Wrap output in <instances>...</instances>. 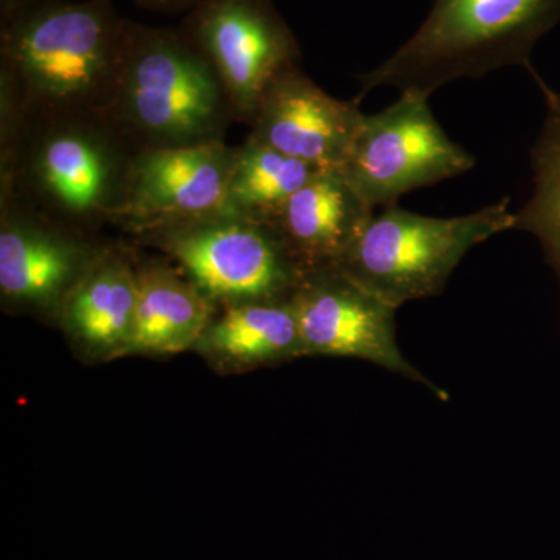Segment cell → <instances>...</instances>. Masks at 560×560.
I'll use <instances>...</instances> for the list:
<instances>
[{
    "label": "cell",
    "mask_w": 560,
    "mask_h": 560,
    "mask_svg": "<svg viewBox=\"0 0 560 560\" xmlns=\"http://www.w3.org/2000/svg\"><path fill=\"white\" fill-rule=\"evenodd\" d=\"M547 105L544 130L533 149L534 194L521 213L515 230L539 238L547 260L560 283V94L551 90L537 70L528 69Z\"/></svg>",
    "instance_id": "ac0fdd59"
},
{
    "label": "cell",
    "mask_w": 560,
    "mask_h": 560,
    "mask_svg": "<svg viewBox=\"0 0 560 560\" xmlns=\"http://www.w3.org/2000/svg\"><path fill=\"white\" fill-rule=\"evenodd\" d=\"M290 302L304 357L370 361L448 400L447 390L434 385L401 353L396 329L399 308L364 290L335 265L305 271Z\"/></svg>",
    "instance_id": "9c48e42d"
},
{
    "label": "cell",
    "mask_w": 560,
    "mask_h": 560,
    "mask_svg": "<svg viewBox=\"0 0 560 560\" xmlns=\"http://www.w3.org/2000/svg\"><path fill=\"white\" fill-rule=\"evenodd\" d=\"M320 172L248 138L235 149L226 210L268 221Z\"/></svg>",
    "instance_id": "e0dca14e"
},
{
    "label": "cell",
    "mask_w": 560,
    "mask_h": 560,
    "mask_svg": "<svg viewBox=\"0 0 560 560\" xmlns=\"http://www.w3.org/2000/svg\"><path fill=\"white\" fill-rule=\"evenodd\" d=\"M219 73L232 117L253 127L265 95L301 51L271 0H201L180 28Z\"/></svg>",
    "instance_id": "ba28073f"
},
{
    "label": "cell",
    "mask_w": 560,
    "mask_h": 560,
    "mask_svg": "<svg viewBox=\"0 0 560 560\" xmlns=\"http://www.w3.org/2000/svg\"><path fill=\"white\" fill-rule=\"evenodd\" d=\"M136 153L106 117H32L0 125V200L92 235L113 224Z\"/></svg>",
    "instance_id": "7a4b0ae2"
},
{
    "label": "cell",
    "mask_w": 560,
    "mask_h": 560,
    "mask_svg": "<svg viewBox=\"0 0 560 560\" xmlns=\"http://www.w3.org/2000/svg\"><path fill=\"white\" fill-rule=\"evenodd\" d=\"M108 119L138 153L223 140L235 121L219 73L194 40L136 22Z\"/></svg>",
    "instance_id": "277c9868"
},
{
    "label": "cell",
    "mask_w": 560,
    "mask_h": 560,
    "mask_svg": "<svg viewBox=\"0 0 560 560\" xmlns=\"http://www.w3.org/2000/svg\"><path fill=\"white\" fill-rule=\"evenodd\" d=\"M474 165L475 158L442 130L429 95L401 92L389 108L363 114L340 173L375 209L396 205L408 191L463 175Z\"/></svg>",
    "instance_id": "52a82bcc"
},
{
    "label": "cell",
    "mask_w": 560,
    "mask_h": 560,
    "mask_svg": "<svg viewBox=\"0 0 560 560\" xmlns=\"http://www.w3.org/2000/svg\"><path fill=\"white\" fill-rule=\"evenodd\" d=\"M136 2L145 7V9L173 13V11L184 10L187 9V7H191V9H194V7L197 5L198 2H201V0H136Z\"/></svg>",
    "instance_id": "d6986e66"
},
{
    "label": "cell",
    "mask_w": 560,
    "mask_h": 560,
    "mask_svg": "<svg viewBox=\"0 0 560 560\" xmlns=\"http://www.w3.org/2000/svg\"><path fill=\"white\" fill-rule=\"evenodd\" d=\"M136 305V257L105 246L66 296L57 323L84 355L109 361L130 355Z\"/></svg>",
    "instance_id": "4fadbf2b"
},
{
    "label": "cell",
    "mask_w": 560,
    "mask_h": 560,
    "mask_svg": "<svg viewBox=\"0 0 560 560\" xmlns=\"http://www.w3.org/2000/svg\"><path fill=\"white\" fill-rule=\"evenodd\" d=\"M138 238L164 253L217 307L290 301L305 275L268 221L230 210Z\"/></svg>",
    "instance_id": "8992f818"
},
{
    "label": "cell",
    "mask_w": 560,
    "mask_h": 560,
    "mask_svg": "<svg viewBox=\"0 0 560 560\" xmlns=\"http://www.w3.org/2000/svg\"><path fill=\"white\" fill-rule=\"evenodd\" d=\"M130 25L113 0H31L0 33V125L32 117L108 119Z\"/></svg>",
    "instance_id": "6da1fadb"
},
{
    "label": "cell",
    "mask_w": 560,
    "mask_h": 560,
    "mask_svg": "<svg viewBox=\"0 0 560 560\" xmlns=\"http://www.w3.org/2000/svg\"><path fill=\"white\" fill-rule=\"evenodd\" d=\"M221 370H254L302 359L300 326L290 301L221 307L197 348Z\"/></svg>",
    "instance_id": "2e32d148"
},
{
    "label": "cell",
    "mask_w": 560,
    "mask_h": 560,
    "mask_svg": "<svg viewBox=\"0 0 560 560\" xmlns=\"http://www.w3.org/2000/svg\"><path fill=\"white\" fill-rule=\"evenodd\" d=\"M361 117L357 98L331 97L294 66L271 84L249 139L319 171L340 172Z\"/></svg>",
    "instance_id": "7c38bea8"
},
{
    "label": "cell",
    "mask_w": 560,
    "mask_h": 560,
    "mask_svg": "<svg viewBox=\"0 0 560 560\" xmlns=\"http://www.w3.org/2000/svg\"><path fill=\"white\" fill-rule=\"evenodd\" d=\"M515 219L508 198L453 219L386 206L371 217L335 267L399 308L441 294L464 256L493 235L515 230Z\"/></svg>",
    "instance_id": "5b68a950"
},
{
    "label": "cell",
    "mask_w": 560,
    "mask_h": 560,
    "mask_svg": "<svg viewBox=\"0 0 560 560\" xmlns=\"http://www.w3.org/2000/svg\"><path fill=\"white\" fill-rule=\"evenodd\" d=\"M91 237L0 200L3 308L57 319L70 290L105 248Z\"/></svg>",
    "instance_id": "8fae6325"
},
{
    "label": "cell",
    "mask_w": 560,
    "mask_h": 560,
    "mask_svg": "<svg viewBox=\"0 0 560 560\" xmlns=\"http://www.w3.org/2000/svg\"><path fill=\"white\" fill-rule=\"evenodd\" d=\"M234 158L224 140L139 151L113 224L138 237L224 212Z\"/></svg>",
    "instance_id": "30bf717a"
},
{
    "label": "cell",
    "mask_w": 560,
    "mask_h": 560,
    "mask_svg": "<svg viewBox=\"0 0 560 560\" xmlns=\"http://www.w3.org/2000/svg\"><path fill=\"white\" fill-rule=\"evenodd\" d=\"M138 305L131 353L175 355L197 348L219 307L179 268L136 257Z\"/></svg>",
    "instance_id": "9a60e30c"
},
{
    "label": "cell",
    "mask_w": 560,
    "mask_h": 560,
    "mask_svg": "<svg viewBox=\"0 0 560 560\" xmlns=\"http://www.w3.org/2000/svg\"><path fill=\"white\" fill-rule=\"evenodd\" d=\"M374 215L340 172H320L268 220L305 271L341 259Z\"/></svg>",
    "instance_id": "5bb4252c"
},
{
    "label": "cell",
    "mask_w": 560,
    "mask_h": 560,
    "mask_svg": "<svg viewBox=\"0 0 560 560\" xmlns=\"http://www.w3.org/2000/svg\"><path fill=\"white\" fill-rule=\"evenodd\" d=\"M560 20V0H434L416 35L359 77L361 94L394 86L430 95L451 81L508 66L529 69L537 40Z\"/></svg>",
    "instance_id": "3957f363"
},
{
    "label": "cell",
    "mask_w": 560,
    "mask_h": 560,
    "mask_svg": "<svg viewBox=\"0 0 560 560\" xmlns=\"http://www.w3.org/2000/svg\"><path fill=\"white\" fill-rule=\"evenodd\" d=\"M31 0H0V22L7 24L11 18L16 16Z\"/></svg>",
    "instance_id": "ffe728a7"
}]
</instances>
